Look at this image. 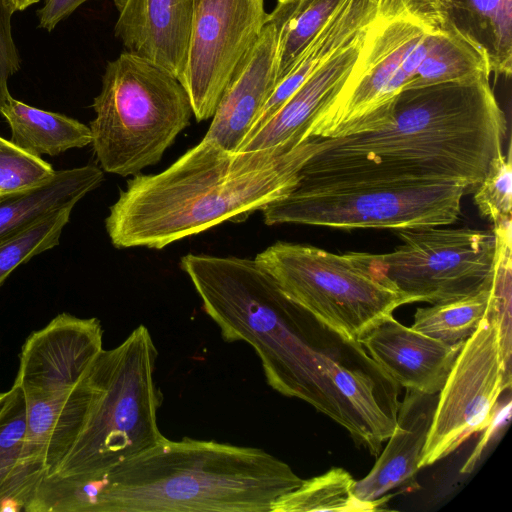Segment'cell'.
Returning a JSON list of instances; mask_svg holds the SVG:
<instances>
[{"label":"cell","instance_id":"obj_1","mask_svg":"<svg viewBox=\"0 0 512 512\" xmlns=\"http://www.w3.org/2000/svg\"><path fill=\"white\" fill-rule=\"evenodd\" d=\"M180 266L222 338L254 348L269 386L307 402L377 456L344 397L382 371L359 342L344 339L290 299L255 259L189 253Z\"/></svg>","mask_w":512,"mask_h":512},{"label":"cell","instance_id":"obj_2","mask_svg":"<svg viewBox=\"0 0 512 512\" xmlns=\"http://www.w3.org/2000/svg\"><path fill=\"white\" fill-rule=\"evenodd\" d=\"M490 74L402 89L376 128L299 145L298 175L366 173L443 178L471 190L503 152L507 120Z\"/></svg>","mask_w":512,"mask_h":512},{"label":"cell","instance_id":"obj_3","mask_svg":"<svg viewBox=\"0 0 512 512\" xmlns=\"http://www.w3.org/2000/svg\"><path fill=\"white\" fill-rule=\"evenodd\" d=\"M295 147L236 152L203 138L164 171L127 182L105 220L111 243L160 250L244 221L294 188L301 167Z\"/></svg>","mask_w":512,"mask_h":512},{"label":"cell","instance_id":"obj_4","mask_svg":"<svg viewBox=\"0 0 512 512\" xmlns=\"http://www.w3.org/2000/svg\"><path fill=\"white\" fill-rule=\"evenodd\" d=\"M302 480L259 448L165 437L103 473L95 512H271Z\"/></svg>","mask_w":512,"mask_h":512},{"label":"cell","instance_id":"obj_5","mask_svg":"<svg viewBox=\"0 0 512 512\" xmlns=\"http://www.w3.org/2000/svg\"><path fill=\"white\" fill-rule=\"evenodd\" d=\"M102 349L100 321L66 312L25 340L14 384L26 409L22 463L34 482L50 475L76 440L92 398L90 367Z\"/></svg>","mask_w":512,"mask_h":512},{"label":"cell","instance_id":"obj_6","mask_svg":"<svg viewBox=\"0 0 512 512\" xmlns=\"http://www.w3.org/2000/svg\"><path fill=\"white\" fill-rule=\"evenodd\" d=\"M471 188L443 178L366 173L299 175L284 197L261 209L267 225L295 223L343 230L450 225Z\"/></svg>","mask_w":512,"mask_h":512},{"label":"cell","instance_id":"obj_7","mask_svg":"<svg viewBox=\"0 0 512 512\" xmlns=\"http://www.w3.org/2000/svg\"><path fill=\"white\" fill-rule=\"evenodd\" d=\"M157 349L144 325L97 355L89 371L92 398L69 451L47 476L93 477L161 442L163 396L154 379Z\"/></svg>","mask_w":512,"mask_h":512},{"label":"cell","instance_id":"obj_8","mask_svg":"<svg viewBox=\"0 0 512 512\" xmlns=\"http://www.w3.org/2000/svg\"><path fill=\"white\" fill-rule=\"evenodd\" d=\"M92 107L94 153L105 172L120 176L157 164L193 114L174 75L126 51L107 63Z\"/></svg>","mask_w":512,"mask_h":512},{"label":"cell","instance_id":"obj_9","mask_svg":"<svg viewBox=\"0 0 512 512\" xmlns=\"http://www.w3.org/2000/svg\"><path fill=\"white\" fill-rule=\"evenodd\" d=\"M254 259L290 299L349 341L358 342L395 309L410 304L386 276L378 254H335L276 242Z\"/></svg>","mask_w":512,"mask_h":512},{"label":"cell","instance_id":"obj_10","mask_svg":"<svg viewBox=\"0 0 512 512\" xmlns=\"http://www.w3.org/2000/svg\"><path fill=\"white\" fill-rule=\"evenodd\" d=\"M447 226L394 230L401 244L378 254L386 276L409 303L447 302L491 285L493 231Z\"/></svg>","mask_w":512,"mask_h":512},{"label":"cell","instance_id":"obj_11","mask_svg":"<svg viewBox=\"0 0 512 512\" xmlns=\"http://www.w3.org/2000/svg\"><path fill=\"white\" fill-rule=\"evenodd\" d=\"M511 383V372L501 356L497 316L488 303L479 327L463 343L438 393L419 468L447 457L490 426L499 410L498 400Z\"/></svg>","mask_w":512,"mask_h":512},{"label":"cell","instance_id":"obj_12","mask_svg":"<svg viewBox=\"0 0 512 512\" xmlns=\"http://www.w3.org/2000/svg\"><path fill=\"white\" fill-rule=\"evenodd\" d=\"M429 26L408 10L374 21L359 65L334 100L312 121L309 138L368 130L378 111L410 82L402 65Z\"/></svg>","mask_w":512,"mask_h":512},{"label":"cell","instance_id":"obj_13","mask_svg":"<svg viewBox=\"0 0 512 512\" xmlns=\"http://www.w3.org/2000/svg\"><path fill=\"white\" fill-rule=\"evenodd\" d=\"M266 18L264 0H193L187 61L178 80L197 121L212 118Z\"/></svg>","mask_w":512,"mask_h":512},{"label":"cell","instance_id":"obj_14","mask_svg":"<svg viewBox=\"0 0 512 512\" xmlns=\"http://www.w3.org/2000/svg\"><path fill=\"white\" fill-rule=\"evenodd\" d=\"M376 19L321 64L263 126L245 137L236 152L302 143L312 121L334 100L359 65Z\"/></svg>","mask_w":512,"mask_h":512},{"label":"cell","instance_id":"obj_15","mask_svg":"<svg viewBox=\"0 0 512 512\" xmlns=\"http://www.w3.org/2000/svg\"><path fill=\"white\" fill-rule=\"evenodd\" d=\"M114 34L125 51L174 75L184 71L193 0H114Z\"/></svg>","mask_w":512,"mask_h":512},{"label":"cell","instance_id":"obj_16","mask_svg":"<svg viewBox=\"0 0 512 512\" xmlns=\"http://www.w3.org/2000/svg\"><path fill=\"white\" fill-rule=\"evenodd\" d=\"M278 36L267 21L235 69L204 138L237 151L277 85Z\"/></svg>","mask_w":512,"mask_h":512},{"label":"cell","instance_id":"obj_17","mask_svg":"<svg viewBox=\"0 0 512 512\" xmlns=\"http://www.w3.org/2000/svg\"><path fill=\"white\" fill-rule=\"evenodd\" d=\"M438 393L406 389L399 404L395 427L370 472L354 485L355 497L379 509L392 490H418L419 460L433 420Z\"/></svg>","mask_w":512,"mask_h":512},{"label":"cell","instance_id":"obj_18","mask_svg":"<svg viewBox=\"0 0 512 512\" xmlns=\"http://www.w3.org/2000/svg\"><path fill=\"white\" fill-rule=\"evenodd\" d=\"M400 386L425 394L439 393L463 345L446 344L386 317L358 341Z\"/></svg>","mask_w":512,"mask_h":512},{"label":"cell","instance_id":"obj_19","mask_svg":"<svg viewBox=\"0 0 512 512\" xmlns=\"http://www.w3.org/2000/svg\"><path fill=\"white\" fill-rule=\"evenodd\" d=\"M407 10L482 52L490 72L512 73V0H410Z\"/></svg>","mask_w":512,"mask_h":512},{"label":"cell","instance_id":"obj_20","mask_svg":"<svg viewBox=\"0 0 512 512\" xmlns=\"http://www.w3.org/2000/svg\"><path fill=\"white\" fill-rule=\"evenodd\" d=\"M104 179L96 165L56 171L34 187L0 196V241L44 217L74 207Z\"/></svg>","mask_w":512,"mask_h":512},{"label":"cell","instance_id":"obj_21","mask_svg":"<svg viewBox=\"0 0 512 512\" xmlns=\"http://www.w3.org/2000/svg\"><path fill=\"white\" fill-rule=\"evenodd\" d=\"M0 113L11 129L10 141L34 155L56 156L92 143L90 127L66 115L45 111L9 97Z\"/></svg>","mask_w":512,"mask_h":512},{"label":"cell","instance_id":"obj_22","mask_svg":"<svg viewBox=\"0 0 512 512\" xmlns=\"http://www.w3.org/2000/svg\"><path fill=\"white\" fill-rule=\"evenodd\" d=\"M26 409L13 384L0 406V511H26L36 491L23 463Z\"/></svg>","mask_w":512,"mask_h":512},{"label":"cell","instance_id":"obj_23","mask_svg":"<svg viewBox=\"0 0 512 512\" xmlns=\"http://www.w3.org/2000/svg\"><path fill=\"white\" fill-rule=\"evenodd\" d=\"M346 0H278L267 13L278 36L277 83Z\"/></svg>","mask_w":512,"mask_h":512},{"label":"cell","instance_id":"obj_24","mask_svg":"<svg viewBox=\"0 0 512 512\" xmlns=\"http://www.w3.org/2000/svg\"><path fill=\"white\" fill-rule=\"evenodd\" d=\"M429 27L425 56L406 88L491 74L484 54L469 42L451 30Z\"/></svg>","mask_w":512,"mask_h":512},{"label":"cell","instance_id":"obj_25","mask_svg":"<svg viewBox=\"0 0 512 512\" xmlns=\"http://www.w3.org/2000/svg\"><path fill=\"white\" fill-rule=\"evenodd\" d=\"M355 482L345 469L333 467L324 474L302 480L298 488L273 504L271 512L378 510L375 505L355 497Z\"/></svg>","mask_w":512,"mask_h":512},{"label":"cell","instance_id":"obj_26","mask_svg":"<svg viewBox=\"0 0 512 512\" xmlns=\"http://www.w3.org/2000/svg\"><path fill=\"white\" fill-rule=\"evenodd\" d=\"M489 298L490 287L456 300L419 307L411 328L446 344L464 343L479 327Z\"/></svg>","mask_w":512,"mask_h":512},{"label":"cell","instance_id":"obj_27","mask_svg":"<svg viewBox=\"0 0 512 512\" xmlns=\"http://www.w3.org/2000/svg\"><path fill=\"white\" fill-rule=\"evenodd\" d=\"M72 209L54 212L0 241V285L18 266L58 245Z\"/></svg>","mask_w":512,"mask_h":512},{"label":"cell","instance_id":"obj_28","mask_svg":"<svg viewBox=\"0 0 512 512\" xmlns=\"http://www.w3.org/2000/svg\"><path fill=\"white\" fill-rule=\"evenodd\" d=\"M508 154H498L490 162L483 180L474 189L473 200L479 213L496 224L511 218L512 164Z\"/></svg>","mask_w":512,"mask_h":512},{"label":"cell","instance_id":"obj_29","mask_svg":"<svg viewBox=\"0 0 512 512\" xmlns=\"http://www.w3.org/2000/svg\"><path fill=\"white\" fill-rule=\"evenodd\" d=\"M55 173L40 156L0 136V196L39 185Z\"/></svg>","mask_w":512,"mask_h":512},{"label":"cell","instance_id":"obj_30","mask_svg":"<svg viewBox=\"0 0 512 512\" xmlns=\"http://www.w3.org/2000/svg\"><path fill=\"white\" fill-rule=\"evenodd\" d=\"M15 12L8 0H0V111L11 96L8 81L20 69V57L11 27Z\"/></svg>","mask_w":512,"mask_h":512},{"label":"cell","instance_id":"obj_31","mask_svg":"<svg viewBox=\"0 0 512 512\" xmlns=\"http://www.w3.org/2000/svg\"><path fill=\"white\" fill-rule=\"evenodd\" d=\"M89 0H44L37 11L38 27L51 32L61 21Z\"/></svg>","mask_w":512,"mask_h":512},{"label":"cell","instance_id":"obj_32","mask_svg":"<svg viewBox=\"0 0 512 512\" xmlns=\"http://www.w3.org/2000/svg\"><path fill=\"white\" fill-rule=\"evenodd\" d=\"M510 404L511 403L509 401L506 406H504L501 410H498L494 421L491 423L490 426L487 427L488 433L485 434L484 440H482L477 445L474 453L471 454L470 458L468 459L466 464L461 469L462 473H469V471H471L473 469L477 459L479 458V456L481 455L482 451L484 450V448H485V446L487 444V439L490 438V436L492 434V431L497 428V426L499 425V423H501L503 421V419H505L506 417L509 416Z\"/></svg>","mask_w":512,"mask_h":512},{"label":"cell","instance_id":"obj_33","mask_svg":"<svg viewBox=\"0 0 512 512\" xmlns=\"http://www.w3.org/2000/svg\"><path fill=\"white\" fill-rule=\"evenodd\" d=\"M383 18L394 17L407 10L409 0H372Z\"/></svg>","mask_w":512,"mask_h":512},{"label":"cell","instance_id":"obj_34","mask_svg":"<svg viewBox=\"0 0 512 512\" xmlns=\"http://www.w3.org/2000/svg\"><path fill=\"white\" fill-rule=\"evenodd\" d=\"M15 11H23L28 7L40 2V0H8Z\"/></svg>","mask_w":512,"mask_h":512},{"label":"cell","instance_id":"obj_35","mask_svg":"<svg viewBox=\"0 0 512 512\" xmlns=\"http://www.w3.org/2000/svg\"><path fill=\"white\" fill-rule=\"evenodd\" d=\"M6 394H7V391L0 392V406L3 403V401H4L5 397H6Z\"/></svg>","mask_w":512,"mask_h":512},{"label":"cell","instance_id":"obj_36","mask_svg":"<svg viewBox=\"0 0 512 512\" xmlns=\"http://www.w3.org/2000/svg\"><path fill=\"white\" fill-rule=\"evenodd\" d=\"M409 2H410V0H409ZM408 4H409V3H408Z\"/></svg>","mask_w":512,"mask_h":512}]
</instances>
